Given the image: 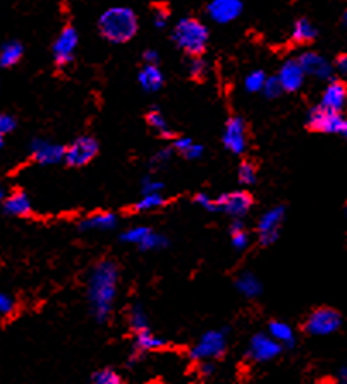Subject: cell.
<instances>
[{
    "label": "cell",
    "instance_id": "obj_1",
    "mask_svg": "<svg viewBox=\"0 0 347 384\" xmlns=\"http://www.w3.org/2000/svg\"><path fill=\"white\" fill-rule=\"evenodd\" d=\"M119 290V268L114 261H100L93 266L88 277L87 297L89 311L98 323H105L110 318L114 302Z\"/></svg>",
    "mask_w": 347,
    "mask_h": 384
},
{
    "label": "cell",
    "instance_id": "obj_2",
    "mask_svg": "<svg viewBox=\"0 0 347 384\" xmlns=\"http://www.w3.org/2000/svg\"><path fill=\"white\" fill-rule=\"evenodd\" d=\"M98 31L107 42L122 45L133 40L138 33V16L131 7H110L100 16Z\"/></svg>",
    "mask_w": 347,
    "mask_h": 384
},
{
    "label": "cell",
    "instance_id": "obj_3",
    "mask_svg": "<svg viewBox=\"0 0 347 384\" xmlns=\"http://www.w3.org/2000/svg\"><path fill=\"white\" fill-rule=\"evenodd\" d=\"M208 38H210L208 28L196 17H182L175 22L172 29L175 47L189 57H200L207 50Z\"/></svg>",
    "mask_w": 347,
    "mask_h": 384
},
{
    "label": "cell",
    "instance_id": "obj_4",
    "mask_svg": "<svg viewBox=\"0 0 347 384\" xmlns=\"http://www.w3.org/2000/svg\"><path fill=\"white\" fill-rule=\"evenodd\" d=\"M342 324H344V319L341 312L332 307H318L309 312L303 324V330L309 337L323 338L337 333Z\"/></svg>",
    "mask_w": 347,
    "mask_h": 384
},
{
    "label": "cell",
    "instance_id": "obj_5",
    "mask_svg": "<svg viewBox=\"0 0 347 384\" xmlns=\"http://www.w3.org/2000/svg\"><path fill=\"white\" fill-rule=\"evenodd\" d=\"M227 350V330H210L205 331L193 346L189 355L193 360L200 362H212L220 359Z\"/></svg>",
    "mask_w": 347,
    "mask_h": 384
},
{
    "label": "cell",
    "instance_id": "obj_6",
    "mask_svg": "<svg viewBox=\"0 0 347 384\" xmlns=\"http://www.w3.org/2000/svg\"><path fill=\"white\" fill-rule=\"evenodd\" d=\"M282 345L268 333H255L246 346V359L255 364H267L277 359L282 353Z\"/></svg>",
    "mask_w": 347,
    "mask_h": 384
},
{
    "label": "cell",
    "instance_id": "obj_7",
    "mask_svg": "<svg viewBox=\"0 0 347 384\" xmlns=\"http://www.w3.org/2000/svg\"><path fill=\"white\" fill-rule=\"evenodd\" d=\"M100 144L93 136H80L74 143L66 148L64 163L71 169H80L88 165L96 155H98Z\"/></svg>",
    "mask_w": 347,
    "mask_h": 384
},
{
    "label": "cell",
    "instance_id": "obj_8",
    "mask_svg": "<svg viewBox=\"0 0 347 384\" xmlns=\"http://www.w3.org/2000/svg\"><path fill=\"white\" fill-rule=\"evenodd\" d=\"M286 220V208L283 206H274L268 211H265L260 216L258 225H256V232H258V242L263 247L274 245L279 240L281 235V229Z\"/></svg>",
    "mask_w": 347,
    "mask_h": 384
},
{
    "label": "cell",
    "instance_id": "obj_9",
    "mask_svg": "<svg viewBox=\"0 0 347 384\" xmlns=\"http://www.w3.org/2000/svg\"><path fill=\"white\" fill-rule=\"evenodd\" d=\"M214 203L215 211H222L234 220H241L253 208V197L248 191H232L214 197Z\"/></svg>",
    "mask_w": 347,
    "mask_h": 384
},
{
    "label": "cell",
    "instance_id": "obj_10",
    "mask_svg": "<svg viewBox=\"0 0 347 384\" xmlns=\"http://www.w3.org/2000/svg\"><path fill=\"white\" fill-rule=\"evenodd\" d=\"M222 144L227 151L232 155H242L248 150V125L246 121L239 115H234L226 122L222 134Z\"/></svg>",
    "mask_w": 347,
    "mask_h": 384
},
{
    "label": "cell",
    "instance_id": "obj_11",
    "mask_svg": "<svg viewBox=\"0 0 347 384\" xmlns=\"http://www.w3.org/2000/svg\"><path fill=\"white\" fill-rule=\"evenodd\" d=\"M77 45H80V35H77L76 28L71 24L64 26V29L59 33L54 45H52V55H54L55 66H69L74 61Z\"/></svg>",
    "mask_w": 347,
    "mask_h": 384
},
{
    "label": "cell",
    "instance_id": "obj_12",
    "mask_svg": "<svg viewBox=\"0 0 347 384\" xmlns=\"http://www.w3.org/2000/svg\"><path fill=\"white\" fill-rule=\"evenodd\" d=\"M29 155H31L33 162L38 163V165H57V163L64 162L66 146L52 143L48 139H42V137H36L29 144Z\"/></svg>",
    "mask_w": 347,
    "mask_h": 384
},
{
    "label": "cell",
    "instance_id": "obj_13",
    "mask_svg": "<svg viewBox=\"0 0 347 384\" xmlns=\"http://www.w3.org/2000/svg\"><path fill=\"white\" fill-rule=\"evenodd\" d=\"M342 122H344V117L341 114L325 110V108L318 105L309 110L306 124H308V129L315 130V132L339 134L341 132Z\"/></svg>",
    "mask_w": 347,
    "mask_h": 384
},
{
    "label": "cell",
    "instance_id": "obj_14",
    "mask_svg": "<svg viewBox=\"0 0 347 384\" xmlns=\"http://www.w3.org/2000/svg\"><path fill=\"white\" fill-rule=\"evenodd\" d=\"M297 62L303 67L306 76H311L320 81H330L334 79V64L323 55L316 54V52H304L297 57Z\"/></svg>",
    "mask_w": 347,
    "mask_h": 384
},
{
    "label": "cell",
    "instance_id": "obj_15",
    "mask_svg": "<svg viewBox=\"0 0 347 384\" xmlns=\"http://www.w3.org/2000/svg\"><path fill=\"white\" fill-rule=\"evenodd\" d=\"M277 79L281 83L283 93H296L303 88L306 74L300 66L297 59H289L281 66L277 72Z\"/></svg>",
    "mask_w": 347,
    "mask_h": 384
},
{
    "label": "cell",
    "instance_id": "obj_16",
    "mask_svg": "<svg viewBox=\"0 0 347 384\" xmlns=\"http://www.w3.org/2000/svg\"><path fill=\"white\" fill-rule=\"evenodd\" d=\"M207 13L217 24H229L242 14V0H212Z\"/></svg>",
    "mask_w": 347,
    "mask_h": 384
},
{
    "label": "cell",
    "instance_id": "obj_17",
    "mask_svg": "<svg viewBox=\"0 0 347 384\" xmlns=\"http://www.w3.org/2000/svg\"><path fill=\"white\" fill-rule=\"evenodd\" d=\"M347 105V86L344 81L341 79H330L325 86L322 93V102L320 107L325 108V110L335 112V114H341Z\"/></svg>",
    "mask_w": 347,
    "mask_h": 384
},
{
    "label": "cell",
    "instance_id": "obj_18",
    "mask_svg": "<svg viewBox=\"0 0 347 384\" xmlns=\"http://www.w3.org/2000/svg\"><path fill=\"white\" fill-rule=\"evenodd\" d=\"M163 346H167L165 338L152 333V330L134 335L133 348H131V355H129V364H134L138 362V360H141V357H143L147 352L160 350L163 348Z\"/></svg>",
    "mask_w": 347,
    "mask_h": 384
},
{
    "label": "cell",
    "instance_id": "obj_19",
    "mask_svg": "<svg viewBox=\"0 0 347 384\" xmlns=\"http://www.w3.org/2000/svg\"><path fill=\"white\" fill-rule=\"evenodd\" d=\"M3 211L10 216H28L31 213V199L24 191H14L6 197L2 204Z\"/></svg>",
    "mask_w": 347,
    "mask_h": 384
},
{
    "label": "cell",
    "instance_id": "obj_20",
    "mask_svg": "<svg viewBox=\"0 0 347 384\" xmlns=\"http://www.w3.org/2000/svg\"><path fill=\"white\" fill-rule=\"evenodd\" d=\"M267 333L270 335L275 341L281 343L282 348H293V346L296 345V331H294V328L290 326L289 323H286V321H270V323H268Z\"/></svg>",
    "mask_w": 347,
    "mask_h": 384
},
{
    "label": "cell",
    "instance_id": "obj_21",
    "mask_svg": "<svg viewBox=\"0 0 347 384\" xmlns=\"http://www.w3.org/2000/svg\"><path fill=\"white\" fill-rule=\"evenodd\" d=\"M163 81H165V77H163V72L158 66L145 64L138 74V83L147 93H156L158 89H162Z\"/></svg>",
    "mask_w": 347,
    "mask_h": 384
},
{
    "label": "cell",
    "instance_id": "obj_22",
    "mask_svg": "<svg viewBox=\"0 0 347 384\" xmlns=\"http://www.w3.org/2000/svg\"><path fill=\"white\" fill-rule=\"evenodd\" d=\"M117 226V215L109 213V211H102V213L89 215L80 222L81 230H100V232H107Z\"/></svg>",
    "mask_w": 347,
    "mask_h": 384
},
{
    "label": "cell",
    "instance_id": "obj_23",
    "mask_svg": "<svg viewBox=\"0 0 347 384\" xmlns=\"http://www.w3.org/2000/svg\"><path fill=\"white\" fill-rule=\"evenodd\" d=\"M234 285H236L237 292L246 299H256L263 293V285H261L258 277L255 273H249V271L239 275Z\"/></svg>",
    "mask_w": 347,
    "mask_h": 384
},
{
    "label": "cell",
    "instance_id": "obj_24",
    "mask_svg": "<svg viewBox=\"0 0 347 384\" xmlns=\"http://www.w3.org/2000/svg\"><path fill=\"white\" fill-rule=\"evenodd\" d=\"M22 55H24V47L16 40L7 42L0 47V67L2 69H10V67L17 66L21 62Z\"/></svg>",
    "mask_w": 347,
    "mask_h": 384
},
{
    "label": "cell",
    "instance_id": "obj_25",
    "mask_svg": "<svg viewBox=\"0 0 347 384\" xmlns=\"http://www.w3.org/2000/svg\"><path fill=\"white\" fill-rule=\"evenodd\" d=\"M290 38H293L294 43L297 45H308L311 43L313 40L316 38V28L313 26L311 21L304 20H297L293 26V33H290Z\"/></svg>",
    "mask_w": 347,
    "mask_h": 384
},
{
    "label": "cell",
    "instance_id": "obj_26",
    "mask_svg": "<svg viewBox=\"0 0 347 384\" xmlns=\"http://www.w3.org/2000/svg\"><path fill=\"white\" fill-rule=\"evenodd\" d=\"M147 122L158 136L163 137V139H174V130L170 129L169 122H167V118L160 114L158 108H152V110L148 112Z\"/></svg>",
    "mask_w": 347,
    "mask_h": 384
},
{
    "label": "cell",
    "instance_id": "obj_27",
    "mask_svg": "<svg viewBox=\"0 0 347 384\" xmlns=\"http://www.w3.org/2000/svg\"><path fill=\"white\" fill-rule=\"evenodd\" d=\"M129 326L134 331V335L143 333V331L150 330V321H148L147 311L141 304H134L129 309Z\"/></svg>",
    "mask_w": 347,
    "mask_h": 384
},
{
    "label": "cell",
    "instance_id": "obj_28",
    "mask_svg": "<svg viewBox=\"0 0 347 384\" xmlns=\"http://www.w3.org/2000/svg\"><path fill=\"white\" fill-rule=\"evenodd\" d=\"M230 244L237 252H242L249 245V235L241 220H234L230 225Z\"/></svg>",
    "mask_w": 347,
    "mask_h": 384
},
{
    "label": "cell",
    "instance_id": "obj_29",
    "mask_svg": "<svg viewBox=\"0 0 347 384\" xmlns=\"http://www.w3.org/2000/svg\"><path fill=\"white\" fill-rule=\"evenodd\" d=\"M167 245H169V238L165 235L150 230L140 244V251H160V249H165Z\"/></svg>",
    "mask_w": 347,
    "mask_h": 384
},
{
    "label": "cell",
    "instance_id": "obj_30",
    "mask_svg": "<svg viewBox=\"0 0 347 384\" xmlns=\"http://www.w3.org/2000/svg\"><path fill=\"white\" fill-rule=\"evenodd\" d=\"M163 204H165V197H163V194H145V196L134 204V211H141V213H145V211L158 210V208H162Z\"/></svg>",
    "mask_w": 347,
    "mask_h": 384
},
{
    "label": "cell",
    "instance_id": "obj_31",
    "mask_svg": "<svg viewBox=\"0 0 347 384\" xmlns=\"http://www.w3.org/2000/svg\"><path fill=\"white\" fill-rule=\"evenodd\" d=\"M150 230L152 229H148V226H143V225L131 226L129 230H126V232L121 233V240L126 242V244H131V245H136V247H140V244L143 242V238L147 237Z\"/></svg>",
    "mask_w": 347,
    "mask_h": 384
},
{
    "label": "cell",
    "instance_id": "obj_32",
    "mask_svg": "<svg viewBox=\"0 0 347 384\" xmlns=\"http://www.w3.org/2000/svg\"><path fill=\"white\" fill-rule=\"evenodd\" d=\"M265 81H267V74L261 69L253 70L244 77V89L248 93H260L263 89Z\"/></svg>",
    "mask_w": 347,
    "mask_h": 384
},
{
    "label": "cell",
    "instance_id": "obj_33",
    "mask_svg": "<svg viewBox=\"0 0 347 384\" xmlns=\"http://www.w3.org/2000/svg\"><path fill=\"white\" fill-rule=\"evenodd\" d=\"M237 178H239V184L242 185L256 184V178H258L256 167L253 165L251 162H242L237 169Z\"/></svg>",
    "mask_w": 347,
    "mask_h": 384
},
{
    "label": "cell",
    "instance_id": "obj_34",
    "mask_svg": "<svg viewBox=\"0 0 347 384\" xmlns=\"http://www.w3.org/2000/svg\"><path fill=\"white\" fill-rule=\"evenodd\" d=\"M91 384H124L114 369H100L91 376Z\"/></svg>",
    "mask_w": 347,
    "mask_h": 384
},
{
    "label": "cell",
    "instance_id": "obj_35",
    "mask_svg": "<svg viewBox=\"0 0 347 384\" xmlns=\"http://www.w3.org/2000/svg\"><path fill=\"white\" fill-rule=\"evenodd\" d=\"M261 91H263V95L267 96L268 100H275L282 95L283 89L281 83H279L277 76H267V81H265L263 89H261Z\"/></svg>",
    "mask_w": 347,
    "mask_h": 384
},
{
    "label": "cell",
    "instance_id": "obj_36",
    "mask_svg": "<svg viewBox=\"0 0 347 384\" xmlns=\"http://www.w3.org/2000/svg\"><path fill=\"white\" fill-rule=\"evenodd\" d=\"M153 26H155L156 29H163L167 26V22H169V9L163 6H155L153 7Z\"/></svg>",
    "mask_w": 347,
    "mask_h": 384
},
{
    "label": "cell",
    "instance_id": "obj_37",
    "mask_svg": "<svg viewBox=\"0 0 347 384\" xmlns=\"http://www.w3.org/2000/svg\"><path fill=\"white\" fill-rule=\"evenodd\" d=\"M207 69L208 64L201 55L200 57H191V61H189V74H191L193 77L200 79V77H203L205 74H207Z\"/></svg>",
    "mask_w": 347,
    "mask_h": 384
},
{
    "label": "cell",
    "instance_id": "obj_38",
    "mask_svg": "<svg viewBox=\"0 0 347 384\" xmlns=\"http://www.w3.org/2000/svg\"><path fill=\"white\" fill-rule=\"evenodd\" d=\"M163 191V182L156 181L153 177H145L143 184H141V192L145 194H162Z\"/></svg>",
    "mask_w": 347,
    "mask_h": 384
},
{
    "label": "cell",
    "instance_id": "obj_39",
    "mask_svg": "<svg viewBox=\"0 0 347 384\" xmlns=\"http://www.w3.org/2000/svg\"><path fill=\"white\" fill-rule=\"evenodd\" d=\"M16 128H17L16 117L10 114H6V112H2V114H0V134L7 136V134L13 132Z\"/></svg>",
    "mask_w": 347,
    "mask_h": 384
},
{
    "label": "cell",
    "instance_id": "obj_40",
    "mask_svg": "<svg viewBox=\"0 0 347 384\" xmlns=\"http://www.w3.org/2000/svg\"><path fill=\"white\" fill-rule=\"evenodd\" d=\"M16 309V300L6 292H0V314L9 316L13 314V311Z\"/></svg>",
    "mask_w": 347,
    "mask_h": 384
},
{
    "label": "cell",
    "instance_id": "obj_41",
    "mask_svg": "<svg viewBox=\"0 0 347 384\" xmlns=\"http://www.w3.org/2000/svg\"><path fill=\"white\" fill-rule=\"evenodd\" d=\"M172 155H174V148L172 146L162 148V150H158L155 153V155H153L152 163L155 167H162V165H165V163L169 162L170 158H172Z\"/></svg>",
    "mask_w": 347,
    "mask_h": 384
},
{
    "label": "cell",
    "instance_id": "obj_42",
    "mask_svg": "<svg viewBox=\"0 0 347 384\" xmlns=\"http://www.w3.org/2000/svg\"><path fill=\"white\" fill-rule=\"evenodd\" d=\"M203 155H205V148L203 144L200 143H193L188 150L182 153V156H184L186 160H200Z\"/></svg>",
    "mask_w": 347,
    "mask_h": 384
},
{
    "label": "cell",
    "instance_id": "obj_43",
    "mask_svg": "<svg viewBox=\"0 0 347 384\" xmlns=\"http://www.w3.org/2000/svg\"><path fill=\"white\" fill-rule=\"evenodd\" d=\"M195 201H196L198 206H201V208H203V210H207V211H215L214 197H210V196H208V194L200 192V194H198V196L195 197Z\"/></svg>",
    "mask_w": 347,
    "mask_h": 384
},
{
    "label": "cell",
    "instance_id": "obj_44",
    "mask_svg": "<svg viewBox=\"0 0 347 384\" xmlns=\"http://www.w3.org/2000/svg\"><path fill=\"white\" fill-rule=\"evenodd\" d=\"M143 61H145V64H148V66H158V61H160L158 52L153 50V48H148V50H145V54H143Z\"/></svg>",
    "mask_w": 347,
    "mask_h": 384
},
{
    "label": "cell",
    "instance_id": "obj_45",
    "mask_svg": "<svg viewBox=\"0 0 347 384\" xmlns=\"http://www.w3.org/2000/svg\"><path fill=\"white\" fill-rule=\"evenodd\" d=\"M334 69H337L341 74H347V54L339 55V57L335 59Z\"/></svg>",
    "mask_w": 347,
    "mask_h": 384
},
{
    "label": "cell",
    "instance_id": "obj_46",
    "mask_svg": "<svg viewBox=\"0 0 347 384\" xmlns=\"http://www.w3.org/2000/svg\"><path fill=\"white\" fill-rule=\"evenodd\" d=\"M214 364L212 362H201V374H205V376H210V374H214Z\"/></svg>",
    "mask_w": 347,
    "mask_h": 384
},
{
    "label": "cell",
    "instance_id": "obj_47",
    "mask_svg": "<svg viewBox=\"0 0 347 384\" xmlns=\"http://www.w3.org/2000/svg\"><path fill=\"white\" fill-rule=\"evenodd\" d=\"M337 379H339V381H342L344 384H347V364H344L341 369H339Z\"/></svg>",
    "mask_w": 347,
    "mask_h": 384
},
{
    "label": "cell",
    "instance_id": "obj_48",
    "mask_svg": "<svg viewBox=\"0 0 347 384\" xmlns=\"http://www.w3.org/2000/svg\"><path fill=\"white\" fill-rule=\"evenodd\" d=\"M339 136H342L344 139H347V118H344V122H342V128H341V132H339Z\"/></svg>",
    "mask_w": 347,
    "mask_h": 384
},
{
    "label": "cell",
    "instance_id": "obj_49",
    "mask_svg": "<svg viewBox=\"0 0 347 384\" xmlns=\"http://www.w3.org/2000/svg\"><path fill=\"white\" fill-rule=\"evenodd\" d=\"M322 384H344V383L339 381V379H327V381H323Z\"/></svg>",
    "mask_w": 347,
    "mask_h": 384
},
{
    "label": "cell",
    "instance_id": "obj_50",
    "mask_svg": "<svg viewBox=\"0 0 347 384\" xmlns=\"http://www.w3.org/2000/svg\"><path fill=\"white\" fill-rule=\"evenodd\" d=\"M3 146H6V136H3V134H0V150H2Z\"/></svg>",
    "mask_w": 347,
    "mask_h": 384
},
{
    "label": "cell",
    "instance_id": "obj_51",
    "mask_svg": "<svg viewBox=\"0 0 347 384\" xmlns=\"http://www.w3.org/2000/svg\"><path fill=\"white\" fill-rule=\"evenodd\" d=\"M3 201H6V192H3L2 189H0V206H2V204H3Z\"/></svg>",
    "mask_w": 347,
    "mask_h": 384
},
{
    "label": "cell",
    "instance_id": "obj_52",
    "mask_svg": "<svg viewBox=\"0 0 347 384\" xmlns=\"http://www.w3.org/2000/svg\"><path fill=\"white\" fill-rule=\"evenodd\" d=\"M344 24H346V28H347V9H346V13H344Z\"/></svg>",
    "mask_w": 347,
    "mask_h": 384
},
{
    "label": "cell",
    "instance_id": "obj_53",
    "mask_svg": "<svg viewBox=\"0 0 347 384\" xmlns=\"http://www.w3.org/2000/svg\"><path fill=\"white\" fill-rule=\"evenodd\" d=\"M346 216H347V206H346Z\"/></svg>",
    "mask_w": 347,
    "mask_h": 384
}]
</instances>
